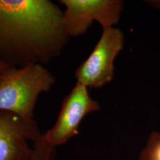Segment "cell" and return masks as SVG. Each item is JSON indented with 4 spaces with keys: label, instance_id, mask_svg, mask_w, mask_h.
Segmentation results:
<instances>
[{
    "label": "cell",
    "instance_id": "cell-3",
    "mask_svg": "<svg viewBox=\"0 0 160 160\" xmlns=\"http://www.w3.org/2000/svg\"><path fill=\"white\" fill-rule=\"evenodd\" d=\"M124 46L120 29L109 28L103 33L90 55L75 72L78 82L88 88H100L114 78V62Z\"/></svg>",
    "mask_w": 160,
    "mask_h": 160
},
{
    "label": "cell",
    "instance_id": "cell-4",
    "mask_svg": "<svg viewBox=\"0 0 160 160\" xmlns=\"http://www.w3.org/2000/svg\"><path fill=\"white\" fill-rule=\"evenodd\" d=\"M65 7L63 20L69 38L86 33L94 21L103 29L118 23L124 3L120 0H61Z\"/></svg>",
    "mask_w": 160,
    "mask_h": 160
},
{
    "label": "cell",
    "instance_id": "cell-1",
    "mask_svg": "<svg viewBox=\"0 0 160 160\" xmlns=\"http://www.w3.org/2000/svg\"><path fill=\"white\" fill-rule=\"evenodd\" d=\"M63 12L49 0H0V60L45 65L67 45Z\"/></svg>",
    "mask_w": 160,
    "mask_h": 160
},
{
    "label": "cell",
    "instance_id": "cell-5",
    "mask_svg": "<svg viewBox=\"0 0 160 160\" xmlns=\"http://www.w3.org/2000/svg\"><path fill=\"white\" fill-rule=\"evenodd\" d=\"M100 109L99 103L90 96L88 88L77 82L64 98L55 123L43 133L45 137L55 147L66 143L78 134L80 123L86 116Z\"/></svg>",
    "mask_w": 160,
    "mask_h": 160
},
{
    "label": "cell",
    "instance_id": "cell-8",
    "mask_svg": "<svg viewBox=\"0 0 160 160\" xmlns=\"http://www.w3.org/2000/svg\"><path fill=\"white\" fill-rule=\"evenodd\" d=\"M138 160H160V132H151Z\"/></svg>",
    "mask_w": 160,
    "mask_h": 160
},
{
    "label": "cell",
    "instance_id": "cell-9",
    "mask_svg": "<svg viewBox=\"0 0 160 160\" xmlns=\"http://www.w3.org/2000/svg\"><path fill=\"white\" fill-rule=\"evenodd\" d=\"M10 67L11 66H10L7 63H6V62H3L2 61L0 60V80L1 79V77H2V75L5 72L6 70Z\"/></svg>",
    "mask_w": 160,
    "mask_h": 160
},
{
    "label": "cell",
    "instance_id": "cell-2",
    "mask_svg": "<svg viewBox=\"0 0 160 160\" xmlns=\"http://www.w3.org/2000/svg\"><path fill=\"white\" fill-rule=\"evenodd\" d=\"M55 82L53 75L40 63L9 67L0 80V110L24 120H34L38 98L49 92Z\"/></svg>",
    "mask_w": 160,
    "mask_h": 160
},
{
    "label": "cell",
    "instance_id": "cell-7",
    "mask_svg": "<svg viewBox=\"0 0 160 160\" xmlns=\"http://www.w3.org/2000/svg\"><path fill=\"white\" fill-rule=\"evenodd\" d=\"M56 147L49 143L42 133L33 145V152L30 160H54Z\"/></svg>",
    "mask_w": 160,
    "mask_h": 160
},
{
    "label": "cell",
    "instance_id": "cell-6",
    "mask_svg": "<svg viewBox=\"0 0 160 160\" xmlns=\"http://www.w3.org/2000/svg\"><path fill=\"white\" fill-rule=\"evenodd\" d=\"M41 133L35 120L0 110V160H30Z\"/></svg>",
    "mask_w": 160,
    "mask_h": 160
}]
</instances>
